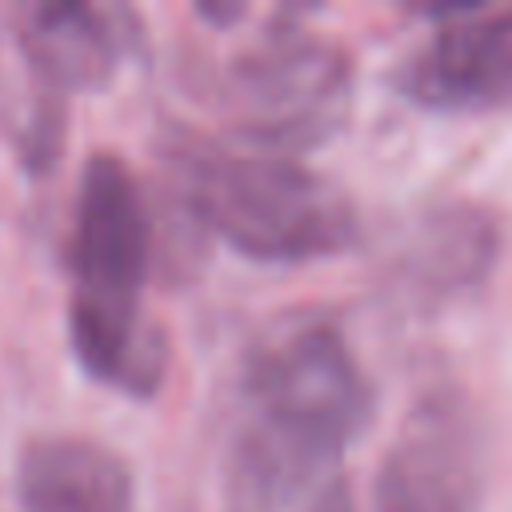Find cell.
Here are the masks:
<instances>
[{
  "instance_id": "cell-1",
  "label": "cell",
  "mask_w": 512,
  "mask_h": 512,
  "mask_svg": "<svg viewBox=\"0 0 512 512\" xmlns=\"http://www.w3.org/2000/svg\"><path fill=\"white\" fill-rule=\"evenodd\" d=\"M372 384L332 320L276 324L244 360L224 512H356L344 456Z\"/></svg>"
},
{
  "instance_id": "cell-2",
  "label": "cell",
  "mask_w": 512,
  "mask_h": 512,
  "mask_svg": "<svg viewBox=\"0 0 512 512\" xmlns=\"http://www.w3.org/2000/svg\"><path fill=\"white\" fill-rule=\"evenodd\" d=\"M148 252L152 224L132 168L96 152L76 192L68 336L92 380L136 400L152 396L168 372L164 328L144 308Z\"/></svg>"
},
{
  "instance_id": "cell-3",
  "label": "cell",
  "mask_w": 512,
  "mask_h": 512,
  "mask_svg": "<svg viewBox=\"0 0 512 512\" xmlns=\"http://www.w3.org/2000/svg\"><path fill=\"white\" fill-rule=\"evenodd\" d=\"M164 160L188 212L240 256L296 264L332 256L360 232L344 188L288 152L228 132H172Z\"/></svg>"
},
{
  "instance_id": "cell-4",
  "label": "cell",
  "mask_w": 512,
  "mask_h": 512,
  "mask_svg": "<svg viewBox=\"0 0 512 512\" xmlns=\"http://www.w3.org/2000/svg\"><path fill=\"white\" fill-rule=\"evenodd\" d=\"M228 100L236 108L228 136L292 156L344 124L352 108V60L336 40L304 28L296 8H284L232 60Z\"/></svg>"
},
{
  "instance_id": "cell-5",
  "label": "cell",
  "mask_w": 512,
  "mask_h": 512,
  "mask_svg": "<svg viewBox=\"0 0 512 512\" xmlns=\"http://www.w3.org/2000/svg\"><path fill=\"white\" fill-rule=\"evenodd\" d=\"M376 512H480V428L460 388L424 392L396 428L376 480Z\"/></svg>"
},
{
  "instance_id": "cell-6",
  "label": "cell",
  "mask_w": 512,
  "mask_h": 512,
  "mask_svg": "<svg viewBox=\"0 0 512 512\" xmlns=\"http://www.w3.org/2000/svg\"><path fill=\"white\" fill-rule=\"evenodd\" d=\"M436 28L396 68V88L432 112L512 108V8H432Z\"/></svg>"
},
{
  "instance_id": "cell-7",
  "label": "cell",
  "mask_w": 512,
  "mask_h": 512,
  "mask_svg": "<svg viewBox=\"0 0 512 512\" xmlns=\"http://www.w3.org/2000/svg\"><path fill=\"white\" fill-rule=\"evenodd\" d=\"M136 36L140 28L128 8L100 4H40L20 28L24 56L52 96L108 84Z\"/></svg>"
},
{
  "instance_id": "cell-8",
  "label": "cell",
  "mask_w": 512,
  "mask_h": 512,
  "mask_svg": "<svg viewBox=\"0 0 512 512\" xmlns=\"http://www.w3.org/2000/svg\"><path fill=\"white\" fill-rule=\"evenodd\" d=\"M24 512H132L128 464L84 436H40L20 452Z\"/></svg>"
},
{
  "instance_id": "cell-9",
  "label": "cell",
  "mask_w": 512,
  "mask_h": 512,
  "mask_svg": "<svg viewBox=\"0 0 512 512\" xmlns=\"http://www.w3.org/2000/svg\"><path fill=\"white\" fill-rule=\"evenodd\" d=\"M408 256L412 272L440 288L476 284L496 260V224L484 216V208L444 204L420 220V236L412 240Z\"/></svg>"
}]
</instances>
